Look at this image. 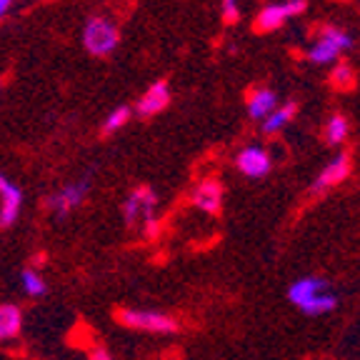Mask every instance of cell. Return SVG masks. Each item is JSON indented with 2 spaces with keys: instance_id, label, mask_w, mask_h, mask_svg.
Returning <instances> with one entry per match:
<instances>
[{
  "instance_id": "8992f818",
  "label": "cell",
  "mask_w": 360,
  "mask_h": 360,
  "mask_svg": "<svg viewBox=\"0 0 360 360\" xmlns=\"http://www.w3.org/2000/svg\"><path fill=\"white\" fill-rule=\"evenodd\" d=\"M308 0H281V3H270L255 18V30L260 33H273V30L283 28L290 18H298L305 13Z\"/></svg>"
},
{
  "instance_id": "d6986e66",
  "label": "cell",
  "mask_w": 360,
  "mask_h": 360,
  "mask_svg": "<svg viewBox=\"0 0 360 360\" xmlns=\"http://www.w3.org/2000/svg\"><path fill=\"white\" fill-rule=\"evenodd\" d=\"M330 83L335 85V88H350V85L355 83V73L353 68L348 65V63H335V68L330 70Z\"/></svg>"
},
{
  "instance_id": "ffe728a7",
  "label": "cell",
  "mask_w": 360,
  "mask_h": 360,
  "mask_svg": "<svg viewBox=\"0 0 360 360\" xmlns=\"http://www.w3.org/2000/svg\"><path fill=\"white\" fill-rule=\"evenodd\" d=\"M220 18H223L225 25L238 22L240 20V3L238 0H220Z\"/></svg>"
},
{
  "instance_id": "44dd1931",
  "label": "cell",
  "mask_w": 360,
  "mask_h": 360,
  "mask_svg": "<svg viewBox=\"0 0 360 360\" xmlns=\"http://www.w3.org/2000/svg\"><path fill=\"white\" fill-rule=\"evenodd\" d=\"M88 360H112V355L108 353L105 348H96L93 353L88 355Z\"/></svg>"
},
{
  "instance_id": "9c48e42d",
  "label": "cell",
  "mask_w": 360,
  "mask_h": 360,
  "mask_svg": "<svg viewBox=\"0 0 360 360\" xmlns=\"http://www.w3.org/2000/svg\"><path fill=\"white\" fill-rule=\"evenodd\" d=\"M22 210V191L0 170V228H11Z\"/></svg>"
},
{
  "instance_id": "5b68a950",
  "label": "cell",
  "mask_w": 360,
  "mask_h": 360,
  "mask_svg": "<svg viewBox=\"0 0 360 360\" xmlns=\"http://www.w3.org/2000/svg\"><path fill=\"white\" fill-rule=\"evenodd\" d=\"M90 193V180L88 178H80V180H73V183H65L60 186L58 191H53L45 200V208L51 210L56 218H65L70 215L73 210H78L80 205L85 202Z\"/></svg>"
},
{
  "instance_id": "5bb4252c",
  "label": "cell",
  "mask_w": 360,
  "mask_h": 360,
  "mask_svg": "<svg viewBox=\"0 0 360 360\" xmlns=\"http://www.w3.org/2000/svg\"><path fill=\"white\" fill-rule=\"evenodd\" d=\"M276 108H278V96L268 88H255L253 93L248 96V112H250V118L253 120H260V123H263Z\"/></svg>"
},
{
  "instance_id": "9a60e30c",
  "label": "cell",
  "mask_w": 360,
  "mask_h": 360,
  "mask_svg": "<svg viewBox=\"0 0 360 360\" xmlns=\"http://www.w3.org/2000/svg\"><path fill=\"white\" fill-rule=\"evenodd\" d=\"M295 112H298V105H295V103H283V105H278L276 110L270 112L268 118L260 123V130H263L265 135L281 133V130H285L288 125H290V120L295 118Z\"/></svg>"
},
{
  "instance_id": "8fae6325",
  "label": "cell",
  "mask_w": 360,
  "mask_h": 360,
  "mask_svg": "<svg viewBox=\"0 0 360 360\" xmlns=\"http://www.w3.org/2000/svg\"><path fill=\"white\" fill-rule=\"evenodd\" d=\"M350 168H353V163H350L348 153H338L330 163L323 165L318 178L313 180V193H326V191H330V188L340 186V183L350 175Z\"/></svg>"
},
{
  "instance_id": "3957f363",
  "label": "cell",
  "mask_w": 360,
  "mask_h": 360,
  "mask_svg": "<svg viewBox=\"0 0 360 360\" xmlns=\"http://www.w3.org/2000/svg\"><path fill=\"white\" fill-rule=\"evenodd\" d=\"M118 323L130 328V330L158 333V335L178 330V321H175L173 315L153 308H123L118 310Z\"/></svg>"
},
{
  "instance_id": "277c9868",
  "label": "cell",
  "mask_w": 360,
  "mask_h": 360,
  "mask_svg": "<svg viewBox=\"0 0 360 360\" xmlns=\"http://www.w3.org/2000/svg\"><path fill=\"white\" fill-rule=\"evenodd\" d=\"M350 45H353L350 33L328 25V28H323L321 33H318V38H315L313 45L308 48V60L315 63V65L335 63L345 51H350Z\"/></svg>"
},
{
  "instance_id": "e0dca14e",
  "label": "cell",
  "mask_w": 360,
  "mask_h": 360,
  "mask_svg": "<svg viewBox=\"0 0 360 360\" xmlns=\"http://www.w3.org/2000/svg\"><path fill=\"white\" fill-rule=\"evenodd\" d=\"M350 133V123L345 115H340V112H335V115H330V120L326 123V141L328 146H343L345 138H348Z\"/></svg>"
},
{
  "instance_id": "7a4b0ae2",
  "label": "cell",
  "mask_w": 360,
  "mask_h": 360,
  "mask_svg": "<svg viewBox=\"0 0 360 360\" xmlns=\"http://www.w3.org/2000/svg\"><path fill=\"white\" fill-rule=\"evenodd\" d=\"M120 43V28L108 15H90L83 25V45L90 56L105 58L115 53Z\"/></svg>"
},
{
  "instance_id": "603a6c76",
  "label": "cell",
  "mask_w": 360,
  "mask_h": 360,
  "mask_svg": "<svg viewBox=\"0 0 360 360\" xmlns=\"http://www.w3.org/2000/svg\"><path fill=\"white\" fill-rule=\"evenodd\" d=\"M0 88H3V83H0Z\"/></svg>"
},
{
  "instance_id": "2e32d148",
  "label": "cell",
  "mask_w": 360,
  "mask_h": 360,
  "mask_svg": "<svg viewBox=\"0 0 360 360\" xmlns=\"http://www.w3.org/2000/svg\"><path fill=\"white\" fill-rule=\"evenodd\" d=\"M20 288L28 298H43L45 292H48V281H45V276L40 270L25 268L20 273Z\"/></svg>"
},
{
  "instance_id": "4fadbf2b",
  "label": "cell",
  "mask_w": 360,
  "mask_h": 360,
  "mask_svg": "<svg viewBox=\"0 0 360 360\" xmlns=\"http://www.w3.org/2000/svg\"><path fill=\"white\" fill-rule=\"evenodd\" d=\"M25 315L15 303H0V343H11L20 335Z\"/></svg>"
},
{
  "instance_id": "52a82bcc",
  "label": "cell",
  "mask_w": 360,
  "mask_h": 360,
  "mask_svg": "<svg viewBox=\"0 0 360 360\" xmlns=\"http://www.w3.org/2000/svg\"><path fill=\"white\" fill-rule=\"evenodd\" d=\"M155 210H158V195H155V191H150V188H135L123 202L125 223L138 225V228H143L148 220L158 218Z\"/></svg>"
},
{
  "instance_id": "7c38bea8",
  "label": "cell",
  "mask_w": 360,
  "mask_h": 360,
  "mask_svg": "<svg viewBox=\"0 0 360 360\" xmlns=\"http://www.w3.org/2000/svg\"><path fill=\"white\" fill-rule=\"evenodd\" d=\"M168 103H170V85L165 83V80H158V83H153L150 88L138 98L135 112L143 115V118H150V115H158L160 110H165Z\"/></svg>"
},
{
  "instance_id": "ba28073f",
  "label": "cell",
  "mask_w": 360,
  "mask_h": 360,
  "mask_svg": "<svg viewBox=\"0 0 360 360\" xmlns=\"http://www.w3.org/2000/svg\"><path fill=\"white\" fill-rule=\"evenodd\" d=\"M236 168L240 170L245 178L258 180L270 173V168H273V158H270V153L265 150L263 146H245L238 150Z\"/></svg>"
},
{
  "instance_id": "6da1fadb",
  "label": "cell",
  "mask_w": 360,
  "mask_h": 360,
  "mask_svg": "<svg viewBox=\"0 0 360 360\" xmlns=\"http://www.w3.org/2000/svg\"><path fill=\"white\" fill-rule=\"evenodd\" d=\"M288 300L295 310L310 318H321L338 308V292L321 276H303L295 278L288 288Z\"/></svg>"
},
{
  "instance_id": "7402d4cb",
  "label": "cell",
  "mask_w": 360,
  "mask_h": 360,
  "mask_svg": "<svg viewBox=\"0 0 360 360\" xmlns=\"http://www.w3.org/2000/svg\"><path fill=\"white\" fill-rule=\"evenodd\" d=\"M11 6H13V0H0V18H6V15H8Z\"/></svg>"
},
{
  "instance_id": "30bf717a",
  "label": "cell",
  "mask_w": 360,
  "mask_h": 360,
  "mask_svg": "<svg viewBox=\"0 0 360 360\" xmlns=\"http://www.w3.org/2000/svg\"><path fill=\"white\" fill-rule=\"evenodd\" d=\"M193 208H198L200 213L215 215L223 208V186L215 178H202L191 193Z\"/></svg>"
},
{
  "instance_id": "ac0fdd59",
  "label": "cell",
  "mask_w": 360,
  "mask_h": 360,
  "mask_svg": "<svg viewBox=\"0 0 360 360\" xmlns=\"http://www.w3.org/2000/svg\"><path fill=\"white\" fill-rule=\"evenodd\" d=\"M130 118H133V108H130V105L112 108V110L108 112V118L103 120V133H105V135L118 133L120 128H125V125L130 123Z\"/></svg>"
}]
</instances>
